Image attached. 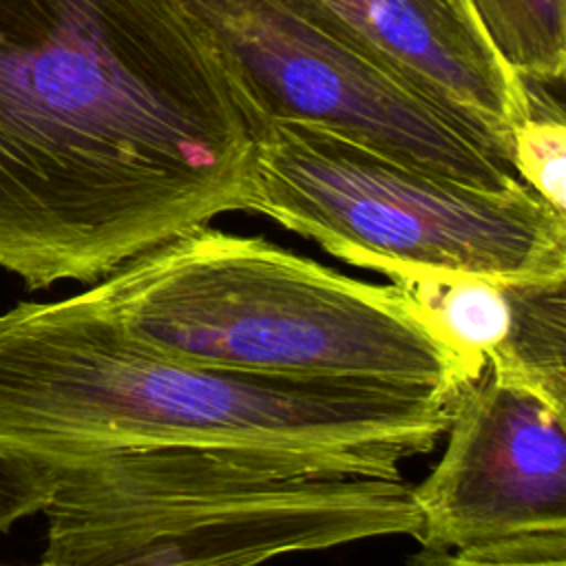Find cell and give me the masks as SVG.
Wrapping results in <instances>:
<instances>
[{"label":"cell","mask_w":566,"mask_h":566,"mask_svg":"<svg viewBox=\"0 0 566 566\" xmlns=\"http://www.w3.org/2000/svg\"><path fill=\"white\" fill-rule=\"evenodd\" d=\"M252 153L181 0H0V268L29 290L245 210Z\"/></svg>","instance_id":"6da1fadb"},{"label":"cell","mask_w":566,"mask_h":566,"mask_svg":"<svg viewBox=\"0 0 566 566\" xmlns=\"http://www.w3.org/2000/svg\"><path fill=\"white\" fill-rule=\"evenodd\" d=\"M431 389L192 365L130 338L88 292L0 314V455L55 469L133 447H219L400 475L444 433Z\"/></svg>","instance_id":"7a4b0ae2"},{"label":"cell","mask_w":566,"mask_h":566,"mask_svg":"<svg viewBox=\"0 0 566 566\" xmlns=\"http://www.w3.org/2000/svg\"><path fill=\"white\" fill-rule=\"evenodd\" d=\"M86 292L142 345L221 371L416 387L449 400L484 369L394 283L358 281L210 226L130 259Z\"/></svg>","instance_id":"3957f363"},{"label":"cell","mask_w":566,"mask_h":566,"mask_svg":"<svg viewBox=\"0 0 566 566\" xmlns=\"http://www.w3.org/2000/svg\"><path fill=\"white\" fill-rule=\"evenodd\" d=\"M51 471L42 562L55 566H261L420 531L402 473L219 447L111 449Z\"/></svg>","instance_id":"277c9868"},{"label":"cell","mask_w":566,"mask_h":566,"mask_svg":"<svg viewBox=\"0 0 566 566\" xmlns=\"http://www.w3.org/2000/svg\"><path fill=\"white\" fill-rule=\"evenodd\" d=\"M245 210L358 268L398 276H566V212L528 186L489 190L389 157L332 128L254 130Z\"/></svg>","instance_id":"5b68a950"},{"label":"cell","mask_w":566,"mask_h":566,"mask_svg":"<svg viewBox=\"0 0 566 566\" xmlns=\"http://www.w3.org/2000/svg\"><path fill=\"white\" fill-rule=\"evenodd\" d=\"M203 24L254 130L307 122L489 190L524 186L511 155L374 57L307 0H181Z\"/></svg>","instance_id":"8992f818"},{"label":"cell","mask_w":566,"mask_h":566,"mask_svg":"<svg viewBox=\"0 0 566 566\" xmlns=\"http://www.w3.org/2000/svg\"><path fill=\"white\" fill-rule=\"evenodd\" d=\"M447 444L411 486L427 551L566 533V411L484 367L447 402Z\"/></svg>","instance_id":"52a82bcc"},{"label":"cell","mask_w":566,"mask_h":566,"mask_svg":"<svg viewBox=\"0 0 566 566\" xmlns=\"http://www.w3.org/2000/svg\"><path fill=\"white\" fill-rule=\"evenodd\" d=\"M413 86L511 155L526 82L489 40L471 0H307Z\"/></svg>","instance_id":"ba28073f"},{"label":"cell","mask_w":566,"mask_h":566,"mask_svg":"<svg viewBox=\"0 0 566 566\" xmlns=\"http://www.w3.org/2000/svg\"><path fill=\"white\" fill-rule=\"evenodd\" d=\"M391 283L473 367L566 411V276H398Z\"/></svg>","instance_id":"9c48e42d"},{"label":"cell","mask_w":566,"mask_h":566,"mask_svg":"<svg viewBox=\"0 0 566 566\" xmlns=\"http://www.w3.org/2000/svg\"><path fill=\"white\" fill-rule=\"evenodd\" d=\"M489 40L526 82H562L566 0H471Z\"/></svg>","instance_id":"30bf717a"},{"label":"cell","mask_w":566,"mask_h":566,"mask_svg":"<svg viewBox=\"0 0 566 566\" xmlns=\"http://www.w3.org/2000/svg\"><path fill=\"white\" fill-rule=\"evenodd\" d=\"M526 115L511 135V164L524 186L555 210L566 212L564 111L542 84L526 82Z\"/></svg>","instance_id":"8fae6325"},{"label":"cell","mask_w":566,"mask_h":566,"mask_svg":"<svg viewBox=\"0 0 566 566\" xmlns=\"http://www.w3.org/2000/svg\"><path fill=\"white\" fill-rule=\"evenodd\" d=\"M407 566H566V533L531 535L460 551L420 548Z\"/></svg>","instance_id":"7c38bea8"},{"label":"cell","mask_w":566,"mask_h":566,"mask_svg":"<svg viewBox=\"0 0 566 566\" xmlns=\"http://www.w3.org/2000/svg\"><path fill=\"white\" fill-rule=\"evenodd\" d=\"M55 475L38 462L0 455V531L42 511L53 493Z\"/></svg>","instance_id":"4fadbf2b"},{"label":"cell","mask_w":566,"mask_h":566,"mask_svg":"<svg viewBox=\"0 0 566 566\" xmlns=\"http://www.w3.org/2000/svg\"><path fill=\"white\" fill-rule=\"evenodd\" d=\"M2 566V564H0ZM35 566H55V564H49V562H40V564H35Z\"/></svg>","instance_id":"5bb4252c"}]
</instances>
